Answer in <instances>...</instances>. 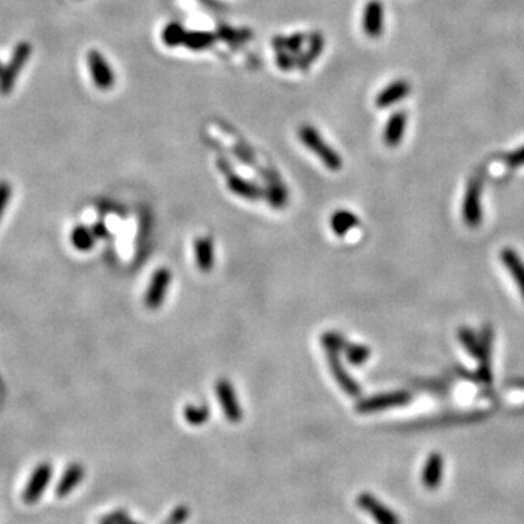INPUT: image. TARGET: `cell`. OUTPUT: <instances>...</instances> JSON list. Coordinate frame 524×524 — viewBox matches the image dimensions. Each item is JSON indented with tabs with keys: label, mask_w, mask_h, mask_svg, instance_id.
I'll return each mask as SVG.
<instances>
[{
	"label": "cell",
	"mask_w": 524,
	"mask_h": 524,
	"mask_svg": "<svg viewBox=\"0 0 524 524\" xmlns=\"http://www.w3.org/2000/svg\"><path fill=\"white\" fill-rule=\"evenodd\" d=\"M344 354H346V358L350 364L361 365L370 358V355H372V350H370L367 346H363V344L348 343L346 350H344Z\"/></svg>",
	"instance_id": "obj_28"
},
{
	"label": "cell",
	"mask_w": 524,
	"mask_h": 524,
	"mask_svg": "<svg viewBox=\"0 0 524 524\" xmlns=\"http://www.w3.org/2000/svg\"><path fill=\"white\" fill-rule=\"evenodd\" d=\"M228 187L235 196H237L243 200L258 201V200L265 197V191L261 187H258L257 183H254L248 179H245V178H240L236 173H229Z\"/></svg>",
	"instance_id": "obj_14"
},
{
	"label": "cell",
	"mask_w": 524,
	"mask_h": 524,
	"mask_svg": "<svg viewBox=\"0 0 524 524\" xmlns=\"http://www.w3.org/2000/svg\"><path fill=\"white\" fill-rule=\"evenodd\" d=\"M277 51V65H279L280 69H283L284 72H289L293 66H294V60L290 51H287L286 48L282 50H275Z\"/></svg>",
	"instance_id": "obj_31"
},
{
	"label": "cell",
	"mask_w": 524,
	"mask_h": 524,
	"mask_svg": "<svg viewBox=\"0 0 524 524\" xmlns=\"http://www.w3.org/2000/svg\"><path fill=\"white\" fill-rule=\"evenodd\" d=\"M219 37H222L223 40H228V41H243V40L248 38V37H245L243 31H236V29H232L229 26H225V28L219 29Z\"/></svg>",
	"instance_id": "obj_34"
},
{
	"label": "cell",
	"mask_w": 524,
	"mask_h": 524,
	"mask_svg": "<svg viewBox=\"0 0 524 524\" xmlns=\"http://www.w3.org/2000/svg\"><path fill=\"white\" fill-rule=\"evenodd\" d=\"M411 92V86L407 80L399 79L387 85L385 89L380 90V94L376 97V105L378 108H389L393 104L402 101L407 98Z\"/></svg>",
	"instance_id": "obj_16"
},
{
	"label": "cell",
	"mask_w": 524,
	"mask_h": 524,
	"mask_svg": "<svg viewBox=\"0 0 524 524\" xmlns=\"http://www.w3.org/2000/svg\"><path fill=\"white\" fill-rule=\"evenodd\" d=\"M171 280H172V274L166 267L156 269L155 274L151 275L150 283L144 294V304L147 309L156 311L164 304L166 294H168Z\"/></svg>",
	"instance_id": "obj_5"
},
{
	"label": "cell",
	"mask_w": 524,
	"mask_h": 524,
	"mask_svg": "<svg viewBox=\"0 0 524 524\" xmlns=\"http://www.w3.org/2000/svg\"><path fill=\"white\" fill-rule=\"evenodd\" d=\"M360 220L357 215L350 210H336L331 218V229L336 236H346L350 230L358 226Z\"/></svg>",
	"instance_id": "obj_20"
},
{
	"label": "cell",
	"mask_w": 524,
	"mask_h": 524,
	"mask_svg": "<svg viewBox=\"0 0 524 524\" xmlns=\"http://www.w3.org/2000/svg\"><path fill=\"white\" fill-rule=\"evenodd\" d=\"M11 196H12L11 185L6 181H0V220H2L4 218L5 210L11 200Z\"/></svg>",
	"instance_id": "obj_30"
},
{
	"label": "cell",
	"mask_w": 524,
	"mask_h": 524,
	"mask_svg": "<svg viewBox=\"0 0 524 524\" xmlns=\"http://www.w3.org/2000/svg\"><path fill=\"white\" fill-rule=\"evenodd\" d=\"M53 478V468L47 461L44 464H40L33 474H31L26 486L23 489L22 498L26 504H36L38 503V500L43 497L46 488L48 486V483L51 482Z\"/></svg>",
	"instance_id": "obj_7"
},
{
	"label": "cell",
	"mask_w": 524,
	"mask_h": 524,
	"mask_svg": "<svg viewBox=\"0 0 524 524\" xmlns=\"http://www.w3.org/2000/svg\"><path fill=\"white\" fill-rule=\"evenodd\" d=\"M185 37H187V31L179 22H171L162 31V41L171 48L183 46Z\"/></svg>",
	"instance_id": "obj_25"
},
{
	"label": "cell",
	"mask_w": 524,
	"mask_h": 524,
	"mask_svg": "<svg viewBox=\"0 0 524 524\" xmlns=\"http://www.w3.org/2000/svg\"><path fill=\"white\" fill-rule=\"evenodd\" d=\"M385 9L380 0H370L363 14V29L368 38H379L383 33Z\"/></svg>",
	"instance_id": "obj_12"
},
{
	"label": "cell",
	"mask_w": 524,
	"mask_h": 524,
	"mask_svg": "<svg viewBox=\"0 0 524 524\" xmlns=\"http://www.w3.org/2000/svg\"><path fill=\"white\" fill-rule=\"evenodd\" d=\"M194 255L196 264L200 271L210 272L214 265V243L208 236L196 239L194 242Z\"/></svg>",
	"instance_id": "obj_19"
},
{
	"label": "cell",
	"mask_w": 524,
	"mask_h": 524,
	"mask_svg": "<svg viewBox=\"0 0 524 524\" xmlns=\"http://www.w3.org/2000/svg\"><path fill=\"white\" fill-rule=\"evenodd\" d=\"M87 68L94 85L101 90H108L115 83L114 72L107 61V58L97 50H90L87 53Z\"/></svg>",
	"instance_id": "obj_8"
},
{
	"label": "cell",
	"mask_w": 524,
	"mask_h": 524,
	"mask_svg": "<svg viewBox=\"0 0 524 524\" xmlns=\"http://www.w3.org/2000/svg\"><path fill=\"white\" fill-rule=\"evenodd\" d=\"M183 418L190 425L198 427L208 421L211 412L207 405H187L183 408Z\"/></svg>",
	"instance_id": "obj_27"
},
{
	"label": "cell",
	"mask_w": 524,
	"mask_h": 524,
	"mask_svg": "<svg viewBox=\"0 0 524 524\" xmlns=\"http://www.w3.org/2000/svg\"><path fill=\"white\" fill-rule=\"evenodd\" d=\"M321 344L325 350V353H344L346 347H347V340L346 336L340 332L335 331H328L324 332L321 336Z\"/></svg>",
	"instance_id": "obj_26"
},
{
	"label": "cell",
	"mask_w": 524,
	"mask_h": 524,
	"mask_svg": "<svg viewBox=\"0 0 524 524\" xmlns=\"http://www.w3.org/2000/svg\"><path fill=\"white\" fill-rule=\"evenodd\" d=\"M443 476H444V457L439 451L429 453L421 474L422 485L429 491H434L440 486Z\"/></svg>",
	"instance_id": "obj_13"
},
{
	"label": "cell",
	"mask_w": 524,
	"mask_h": 524,
	"mask_svg": "<svg viewBox=\"0 0 524 524\" xmlns=\"http://www.w3.org/2000/svg\"><path fill=\"white\" fill-rule=\"evenodd\" d=\"M328 355V365L333 379L336 380L338 386H340L348 396L357 397L361 393V387L357 383L354 378L350 376V373L346 370L340 353H326Z\"/></svg>",
	"instance_id": "obj_10"
},
{
	"label": "cell",
	"mask_w": 524,
	"mask_h": 524,
	"mask_svg": "<svg viewBox=\"0 0 524 524\" xmlns=\"http://www.w3.org/2000/svg\"><path fill=\"white\" fill-rule=\"evenodd\" d=\"M215 38H218V36L213 33H207V31H190V33L187 31V37H185L183 46L194 51H203L211 47Z\"/></svg>",
	"instance_id": "obj_21"
},
{
	"label": "cell",
	"mask_w": 524,
	"mask_h": 524,
	"mask_svg": "<svg viewBox=\"0 0 524 524\" xmlns=\"http://www.w3.org/2000/svg\"><path fill=\"white\" fill-rule=\"evenodd\" d=\"M303 43H304V37L303 34H294L289 38H284V47L287 51H290L292 54H297L300 53L301 47H303Z\"/></svg>",
	"instance_id": "obj_35"
},
{
	"label": "cell",
	"mask_w": 524,
	"mask_h": 524,
	"mask_svg": "<svg viewBox=\"0 0 524 524\" xmlns=\"http://www.w3.org/2000/svg\"><path fill=\"white\" fill-rule=\"evenodd\" d=\"M121 524H140V523H137V521H133L130 517H127L124 521H122Z\"/></svg>",
	"instance_id": "obj_37"
},
{
	"label": "cell",
	"mask_w": 524,
	"mask_h": 524,
	"mask_svg": "<svg viewBox=\"0 0 524 524\" xmlns=\"http://www.w3.org/2000/svg\"><path fill=\"white\" fill-rule=\"evenodd\" d=\"M481 357H479V367H478V379L482 383H491L492 382V347H494V329L491 325H485L481 335Z\"/></svg>",
	"instance_id": "obj_11"
},
{
	"label": "cell",
	"mask_w": 524,
	"mask_h": 524,
	"mask_svg": "<svg viewBox=\"0 0 524 524\" xmlns=\"http://www.w3.org/2000/svg\"><path fill=\"white\" fill-rule=\"evenodd\" d=\"M83 476H85V468L83 465L77 464V461H75V464H70L65 474L61 475L57 486H55V496L63 498V497H68L69 494H72L73 489L83 481Z\"/></svg>",
	"instance_id": "obj_18"
},
{
	"label": "cell",
	"mask_w": 524,
	"mask_h": 524,
	"mask_svg": "<svg viewBox=\"0 0 524 524\" xmlns=\"http://www.w3.org/2000/svg\"><path fill=\"white\" fill-rule=\"evenodd\" d=\"M407 114L404 111H397L392 114V117L387 119L386 127L383 132V141L389 147H396L400 144L405 134L407 129Z\"/></svg>",
	"instance_id": "obj_17"
},
{
	"label": "cell",
	"mask_w": 524,
	"mask_h": 524,
	"mask_svg": "<svg viewBox=\"0 0 524 524\" xmlns=\"http://www.w3.org/2000/svg\"><path fill=\"white\" fill-rule=\"evenodd\" d=\"M457 335H459V341H460V344L464 346V348L466 350V353H468L469 355H472L474 358L479 360V357H481V351H482V347H481V338H479V335H478L474 329H471V328H468V326H461V328L459 329Z\"/></svg>",
	"instance_id": "obj_22"
},
{
	"label": "cell",
	"mask_w": 524,
	"mask_h": 524,
	"mask_svg": "<svg viewBox=\"0 0 524 524\" xmlns=\"http://www.w3.org/2000/svg\"><path fill=\"white\" fill-rule=\"evenodd\" d=\"M324 46H325V40H324L322 34H319V33L312 34L311 43H309V48L306 50L303 58L297 61L299 68L300 69H307V68H309L314 63V61H316V58L321 55V53L324 51Z\"/></svg>",
	"instance_id": "obj_24"
},
{
	"label": "cell",
	"mask_w": 524,
	"mask_h": 524,
	"mask_svg": "<svg viewBox=\"0 0 524 524\" xmlns=\"http://www.w3.org/2000/svg\"><path fill=\"white\" fill-rule=\"evenodd\" d=\"M265 197L267 201L275 208H282L287 204V193L282 183H269L268 190L265 191Z\"/></svg>",
	"instance_id": "obj_29"
},
{
	"label": "cell",
	"mask_w": 524,
	"mask_h": 524,
	"mask_svg": "<svg viewBox=\"0 0 524 524\" xmlns=\"http://www.w3.org/2000/svg\"><path fill=\"white\" fill-rule=\"evenodd\" d=\"M357 506L372 517L376 524H400V517L390 507L382 503L370 492H361L357 497Z\"/></svg>",
	"instance_id": "obj_6"
},
{
	"label": "cell",
	"mask_w": 524,
	"mask_h": 524,
	"mask_svg": "<svg viewBox=\"0 0 524 524\" xmlns=\"http://www.w3.org/2000/svg\"><path fill=\"white\" fill-rule=\"evenodd\" d=\"M72 243L77 251H89L94 248L95 240H97V235L94 232V229H89L86 226H77L73 229L72 232Z\"/></svg>",
	"instance_id": "obj_23"
},
{
	"label": "cell",
	"mask_w": 524,
	"mask_h": 524,
	"mask_svg": "<svg viewBox=\"0 0 524 524\" xmlns=\"http://www.w3.org/2000/svg\"><path fill=\"white\" fill-rule=\"evenodd\" d=\"M501 262L510 272L513 282L515 283L523 300H524V261L520 254L513 248H504L500 254Z\"/></svg>",
	"instance_id": "obj_15"
},
{
	"label": "cell",
	"mask_w": 524,
	"mask_h": 524,
	"mask_svg": "<svg viewBox=\"0 0 524 524\" xmlns=\"http://www.w3.org/2000/svg\"><path fill=\"white\" fill-rule=\"evenodd\" d=\"M506 162L510 168H520L524 166V146L508 153L506 156Z\"/></svg>",
	"instance_id": "obj_36"
},
{
	"label": "cell",
	"mask_w": 524,
	"mask_h": 524,
	"mask_svg": "<svg viewBox=\"0 0 524 524\" xmlns=\"http://www.w3.org/2000/svg\"><path fill=\"white\" fill-rule=\"evenodd\" d=\"M461 218L466 226L475 229L479 228L483 219L482 211V179L481 176H474L465 193L464 204H461Z\"/></svg>",
	"instance_id": "obj_3"
},
{
	"label": "cell",
	"mask_w": 524,
	"mask_h": 524,
	"mask_svg": "<svg viewBox=\"0 0 524 524\" xmlns=\"http://www.w3.org/2000/svg\"><path fill=\"white\" fill-rule=\"evenodd\" d=\"M215 396H218V400L228 421L232 424L240 422L242 410L236 396V390L230 383V380L219 379L215 382Z\"/></svg>",
	"instance_id": "obj_9"
},
{
	"label": "cell",
	"mask_w": 524,
	"mask_h": 524,
	"mask_svg": "<svg viewBox=\"0 0 524 524\" xmlns=\"http://www.w3.org/2000/svg\"><path fill=\"white\" fill-rule=\"evenodd\" d=\"M188 515H190V510H188V507L181 506V507L175 508V510L169 514V517L166 518V521H165L164 524H182L185 520L188 518Z\"/></svg>",
	"instance_id": "obj_32"
},
{
	"label": "cell",
	"mask_w": 524,
	"mask_h": 524,
	"mask_svg": "<svg viewBox=\"0 0 524 524\" xmlns=\"http://www.w3.org/2000/svg\"><path fill=\"white\" fill-rule=\"evenodd\" d=\"M31 51H33V48H31L28 43H19L16 46L9 60V63L4 68L2 73H0V94L8 95L9 92L14 89L21 70L28 63Z\"/></svg>",
	"instance_id": "obj_4"
},
{
	"label": "cell",
	"mask_w": 524,
	"mask_h": 524,
	"mask_svg": "<svg viewBox=\"0 0 524 524\" xmlns=\"http://www.w3.org/2000/svg\"><path fill=\"white\" fill-rule=\"evenodd\" d=\"M2 70H4V69H2V65H0V73H2Z\"/></svg>",
	"instance_id": "obj_38"
},
{
	"label": "cell",
	"mask_w": 524,
	"mask_h": 524,
	"mask_svg": "<svg viewBox=\"0 0 524 524\" xmlns=\"http://www.w3.org/2000/svg\"><path fill=\"white\" fill-rule=\"evenodd\" d=\"M299 139L300 141L309 149L314 155H316L321 162L332 172L341 171L343 168V158L340 156L333 147H331L321 133L311 124H303L299 127Z\"/></svg>",
	"instance_id": "obj_1"
},
{
	"label": "cell",
	"mask_w": 524,
	"mask_h": 524,
	"mask_svg": "<svg viewBox=\"0 0 524 524\" xmlns=\"http://www.w3.org/2000/svg\"><path fill=\"white\" fill-rule=\"evenodd\" d=\"M127 517H130L127 514V511H124V510H114L109 514L104 515L100 520V524H121Z\"/></svg>",
	"instance_id": "obj_33"
},
{
	"label": "cell",
	"mask_w": 524,
	"mask_h": 524,
	"mask_svg": "<svg viewBox=\"0 0 524 524\" xmlns=\"http://www.w3.org/2000/svg\"><path fill=\"white\" fill-rule=\"evenodd\" d=\"M412 400V396L407 390H395V392H386L379 393L375 396H368L361 400H358L355 410L360 414H375L382 412L390 408L396 407H404L410 404Z\"/></svg>",
	"instance_id": "obj_2"
}]
</instances>
